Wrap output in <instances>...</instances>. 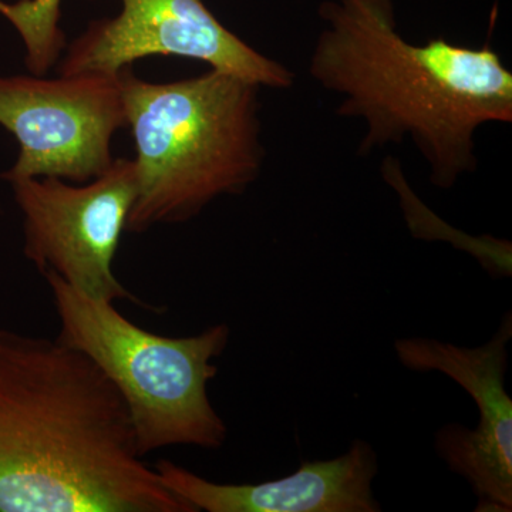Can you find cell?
Listing matches in <instances>:
<instances>
[{
	"label": "cell",
	"mask_w": 512,
	"mask_h": 512,
	"mask_svg": "<svg viewBox=\"0 0 512 512\" xmlns=\"http://www.w3.org/2000/svg\"><path fill=\"white\" fill-rule=\"evenodd\" d=\"M318 15L309 76L365 124L357 154L410 140L440 190L476 173L477 131L512 121V73L493 47L409 42L393 0H325Z\"/></svg>",
	"instance_id": "7a4b0ae2"
},
{
	"label": "cell",
	"mask_w": 512,
	"mask_h": 512,
	"mask_svg": "<svg viewBox=\"0 0 512 512\" xmlns=\"http://www.w3.org/2000/svg\"><path fill=\"white\" fill-rule=\"evenodd\" d=\"M136 144L137 194L127 232L184 224L208 205L241 195L262 173L261 87L210 72L174 82L119 73Z\"/></svg>",
	"instance_id": "3957f363"
},
{
	"label": "cell",
	"mask_w": 512,
	"mask_h": 512,
	"mask_svg": "<svg viewBox=\"0 0 512 512\" xmlns=\"http://www.w3.org/2000/svg\"><path fill=\"white\" fill-rule=\"evenodd\" d=\"M0 126L19 143V156L0 175L89 183L109 170L111 143L126 128L119 74L0 76Z\"/></svg>",
	"instance_id": "8992f818"
},
{
	"label": "cell",
	"mask_w": 512,
	"mask_h": 512,
	"mask_svg": "<svg viewBox=\"0 0 512 512\" xmlns=\"http://www.w3.org/2000/svg\"><path fill=\"white\" fill-rule=\"evenodd\" d=\"M143 458L93 360L0 328V512H197Z\"/></svg>",
	"instance_id": "6da1fadb"
},
{
	"label": "cell",
	"mask_w": 512,
	"mask_h": 512,
	"mask_svg": "<svg viewBox=\"0 0 512 512\" xmlns=\"http://www.w3.org/2000/svg\"><path fill=\"white\" fill-rule=\"evenodd\" d=\"M512 315L490 342L460 348L436 339L402 338L394 352L413 372H440L460 384L480 412L477 429L447 424L436 434L437 454L477 497L476 512L512 511V400L505 389Z\"/></svg>",
	"instance_id": "ba28073f"
},
{
	"label": "cell",
	"mask_w": 512,
	"mask_h": 512,
	"mask_svg": "<svg viewBox=\"0 0 512 512\" xmlns=\"http://www.w3.org/2000/svg\"><path fill=\"white\" fill-rule=\"evenodd\" d=\"M63 0H0V15L18 30L25 46V66L30 74L46 76L59 63L67 47L60 26Z\"/></svg>",
	"instance_id": "30bf717a"
},
{
	"label": "cell",
	"mask_w": 512,
	"mask_h": 512,
	"mask_svg": "<svg viewBox=\"0 0 512 512\" xmlns=\"http://www.w3.org/2000/svg\"><path fill=\"white\" fill-rule=\"evenodd\" d=\"M45 278L59 319L56 339L93 360L119 390L141 456L171 446H224L227 424L208 384L218 375L214 360L227 349L228 325L168 338L124 318L114 303L83 295L56 275Z\"/></svg>",
	"instance_id": "277c9868"
},
{
	"label": "cell",
	"mask_w": 512,
	"mask_h": 512,
	"mask_svg": "<svg viewBox=\"0 0 512 512\" xmlns=\"http://www.w3.org/2000/svg\"><path fill=\"white\" fill-rule=\"evenodd\" d=\"M154 468L165 487L197 512L382 511L373 493L379 461L362 439L342 456L306 461L291 476L258 484L214 483L170 460Z\"/></svg>",
	"instance_id": "9c48e42d"
},
{
	"label": "cell",
	"mask_w": 512,
	"mask_h": 512,
	"mask_svg": "<svg viewBox=\"0 0 512 512\" xmlns=\"http://www.w3.org/2000/svg\"><path fill=\"white\" fill-rule=\"evenodd\" d=\"M114 18L94 20L67 45L60 74H119L148 56L208 64L259 87L291 89L295 74L215 18L204 0H120Z\"/></svg>",
	"instance_id": "52a82bcc"
},
{
	"label": "cell",
	"mask_w": 512,
	"mask_h": 512,
	"mask_svg": "<svg viewBox=\"0 0 512 512\" xmlns=\"http://www.w3.org/2000/svg\"><path fill=\"white\" fill-rule=\"evenodd\" d=\"M8 183L23 217V254L99 301H134L113 271L121 235L137 194L134 160L114 158L89 184L62 178H13Z\"/></svg>",
	"instance_id": "5b68a950"
}]
</instances>
